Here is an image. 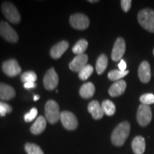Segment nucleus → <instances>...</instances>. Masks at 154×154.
<instances>
[{"label":"nucleus","instance_id":"obj_26","mask_svg":"<svg viewBox=\"0 0 154 154\" xmlns=\"http://www.w3.org/2000/svg\"><path fill=\"white\" fill-rule=\"evenodd\" d=\"M25 151L28 154H44L39 146L32 143H27L25 145Z\"/></svg>","mask_w":154,"mask_h":154},{"label":"nucleus","instance_id":"obj_12","mask_svg":"<svg viewBox=\"0 0 154 154\" xmlns=\"http://www.w3.org/2000/svg\"><path fill=\"white\" fill-rule=\"evenodd\" d=\"M88 57L87 54L76 55L74 59L69 63V69L74 72H79L82 69L87 65Z\"/></svg>","mask_w":154,"mask_h":154},{"label":"nucleus","instance_id":"obj_10","mask_svg":"<svg viewBox=\"0 0 154 154\" xmlns=\"http://www.w3.org/2000/svg\"><path fill=\"white\" fill-rule=\"evenodd\" d=\"M43 83L47 90L51 91L55 89L59 84V76L54 68L49 69L44 77Z\"/></svg>","mask_w":154,"mask_h":154},{"label":"nucleus","instance_id":"obj_18","mask_svg":"<svg viewBox=\"0 0 154 154\" xmlns=\"http://www.w3.org/2000/svg\"><path fill=\"white\" fill-rule=\"evenodd\" d=\"M132 149L135 154H143L146 150L145 138L143 136H136L132 140Z\"/></svg>","mask_w":154,"mask_h":154},{"label":"nucleus","instance_id":"obj_33","mask_svg":"<svg viewBox=\"0 0 154 154\" xmlns=\"http://www.w3.org/2000/svg\"><path fill=\"white\" fill-rule=\"evenodd\" d=\"M36 84L35 82H28V83H25L24 84V87L25 88H27V89L36 88Z\"/></svg>","mask_w":154,"mask_h":154},{"label":"nucleus","instance_id":"obj_36","mask_svg":"<svg viewBox=\"0 0 154 154\" xmlns=\"http://www.w3.org/2000/svg\"><path fill=\"white\" fill-rule=\"evenodd\" d=\"M153 55H154V49H153Z\"/></svg>","mask_w":154,"mask_h":154},{"label":"nucleus","instance_id":"obj_23","mask_svg":"<svg viewBox=\"0 0 154 154\" xmlns=\"http://www.w3.org/2000/svg\"><path fill=\"white\" fill-rule=\"evenodd\" d=\"M101 107L104 113L107 116H113L116 112V106L114 103L110 100H104L101 103Z\"/></svg>","mask_w":154,"mask_h":154},{"label":"nucleus","instance_id":"obj_17","mask_svg":"<svg viewBox=\"0 0 154 154\" xmlns=\"http://www.w3.org/2000/svg\"><path fill=\"white\" fill-rule=\"evenodd\" d=\"M126 83L124 80H119L112 84L109 89V95L112 97H116L122 95L126 91Z\"/></svg>","mask_w":154,"mask_h":154},{"label":"nucleus","instance_id":"obj_28","mask_svg":"<svg viewBox=\"0 0 154 154\" xmlns=\"http://www.w3.org/2000/svg\"><path fill=\"white\" fill-rule=\"evenodd\" d=\"M140 101L142 104L149 106L154 103V95L153 94H145L140 97Z\"/></svg>","mask_w":154,"mask_h":154},{"label":"nucleus","instance_id":"obj_32","mask_svg":"<svg viewBox=\"0 0 154 154\" xmlns=\"http://www.w3.org/2000/svg\"><path fill=\"white\" fill-rule=\"evenodd\" d=\"M118 66H119V70L121 71V72H125V71H126V61L124 60V59H121V61L119 63Z\"/></svg>","mask_w":154,"mask_h":154},{"label":"nucleus","instance_id":"obj_35","mask_svg":"<svg viewBox=\"0 0 154 154\" xmlns=\"http://www.w3.org/2000/svg\"><path fill=\"white\" fill-rule=\"evenodd\" d=\"M99 1H98V0H89L88 1V2L90 3H95V2H99Z\"/></svg>","mask_w":154,"mask_h":154},{"label":"nucleus","instance_id":"obj_34","mask_svg":"<svg viewBox=\"0 0 154 154\" xmlns=\"http://www.w3.org/2000/svg\"><path fill=\"white\" fill-rule=\"evenodd\" d=\"M39 96H38V95H35V96H34V101H37V100H38V99H39Z\"/></svg>","mask_w":154,"mask_h":154},{"label":"nucleus","instance_id":"obj_9","mask_svg":"<svg viewBox=\"0 0 154 154\" xmlns=\"http://www.w3.org/2000/svg\"><path fill=\"white\" fill-rule=\"evenodd\" d=\"M62 125L67 130L73 131L78 127V120L74 113L68 111H63L60 114Z\"/></svg>","mask_w":154,"mask_h":154},{"label":"nucleus","instance_id":"obj_5","mask_svg":"<svg viewBox=\"0 0 154 154\" xmlns=\"http://www.w3.org/2000/svg\"><path fill=\"white\" fill-rule=\"evenodd\" d=\"M0 36L10 43H17L19 40L16 31L5 21H0Z\"/></svg>","mask_w":154,"mask_h":154},{"label":"nucleus","instance_id":"obj_4","mask_svg":"<svg viewBox=\"0 0 154 154\" xmlns=\"http://www.w3.org/2000/svg\"><path fill=\"white\" fill-rule=\"evenodd\" d=\"M2 11L6 19L12 24H18L21 21V15L16 7L9 2H5L2 5Z\"/></svg>","mask_w":154,"mask_h":154},{"label":"nucleus","instance_id":"obj_8","mask_svg":"<svg viewBox=\"0 0 154 154\" xmlns=\"http://www.w3.org/2000/svg\"><path fill=\"white\" fill-rule=\"evenodd\" d=\"M69 22L73 28L79 30L86 29L88 27L90 24L88 17L85 14L80 13L72 14L70 17Z\"/></svg>","mask_w":154,"mask_h":154},{"label":"nucleus","instance_id":"obj_7","mask_svg":"<svg viewBox=\"0 0 154 154\" xmlns=\"http://www.w3.org/2000/svg\"><path fill=\"white\" fill-rule=\"evenodd\" d=\"M3 72L9 77H14L20 74L22 68L19 66L18 61L14 59H8L4 61L2 65Z\"/></svg>","mask_w":154,"mask_h":154},{"label":"nucleus","instance_id":"obj_29","mask_svg":"<svg viewBox=\"0 0 154 154\" xmlns=\"http://www.w3.org/2000/svg\"><path fill=\"white\" fill-rule=\"evenodd\" d=\"M12 111V107L8 103L0 101V116H5L6 113H10Z\"/></svg>","mask_w":154,"mask_h":154},{"label":"nucleus","instance_id":"obj_22","mask_svg":"<svg viewBox=\"0 0 154 154\" xmlns=\"http://www.w3.org/2000/svg\"><path fill=\"white\" fill-rule=\"evenodd\" d=\"M88 47V42L86 39L79 40L78 42L75 44V45L72 48V51L75 54L79 55L84 54V51H86Z\"/></svg>","mask_w":154,"mask_h":154},{"label":"nucleus","instance_id":"obj_24","mask_svg":"<svg viewBox=\"0 0 154 154\" xmlns=\"http://www.w3.org/2000/svg\"><path fill=\"white\" fill-rule=\"evenodd\" d=\"M128 73H129V71L128 70L125 71V72H121L119 69V70H112L109 72V74H108V78L111 81H116V82H118L121 79L126 76Z\"/></svg>","mask_w":154,"mask_h":154},{"label":"nucleus","instance_id":"obj_30","mask_svg":"<svg viewBox=\"0 0 154 154\" xmlns=\"http://www.w3.org/2000/svg\"><path fill=\"white\" fill-rule=\"evenodd\" d=\"M37 109H36V108H32L29 112L26 113V114L24 115V121H26V122H31V121H32L35 119L36 116H37Z\"/></svg>","mask_w":154,"mask_h":154},{"label":"nucleus","instance_id":"obj_2","mask_svg":"<svg viewBox=\"0 0 154 154\" xmlns=\"http://www.w3.org/2000/svg\"><path fill=\"white\" fill-rule=\"evenodd\" d=\"M138 20L140 26L150 32L154 33V11L144 9L138 14Z\"/></svg>","mask_w":154,"mask_h":154},{"label":"nucleus","instance_id":"obj_11","mask_svg":"<svg viewBox=\"0 0 154 154\" xmlns=\"http://www.w3.org/2000/svg\"><path fill=\"white\" fill-rule=\"evenodd\" d=\"M125 51H126V43L124 39L121 37H119L116 40L111 52L112 60L114 61L121 60V58L124 56Z\"/></svg>","mask_w":154,"mask_h":154},{"label":"nucleus","instance_id":"obj_6","mask_svg":"<svg viewBox=\"0 0 154 154\" xmlns=\"http://www.w3.org/2000/svg\"><path fill=\"white\" fill-rule=\"evenodd\" d=\"M138 123L140 126H146L151 123L152 119V111L149 106L141 104L138 107L136 114Z\"/></svg>","mask_w":154,"mask_h":154},{"label":"nucleus","instance_id":"obj_14","mask_svg":"<svg viewBox=\"0 0 154 154\" xmlns=\"http://www.w3.org/2000/svg\"><path fill=\"white\" fill-rule=\"evenodd\" d=\"M16 96L14 88L10 85L0 82V99L9 101Z\"/></svg>","mask_w":154,"mask_h":154},{"label":"nucleus","instance_id":"obj_13","mask_svg":"<svg viewBox=\"0 0 154 154\" xmlns=\"http://www.w3.org/2000/svg\"><path fill=\"white\" fill-rule=\"evenodd\" d=\"M69 47V44L67 41H61L59 42L52 47L50 50V55L54 59H59L68 49Z\"/></svg>","mask_w":154,"mask_h":154},{"label":"nucleus","instance_id":"obj_21","mask_svg":"<svg viewBox=\"0 0 154 154\" xmlns=\"http://www.w3.org/2000/svg\"><path fill=\"white\" fill-rule=\"evenodd\" d=\"M108 66V58L105 54H101L97 59L96 69L98 74H101L105 72Z\"/></svg>","mask_w":154,"mask_h":154},{"label":"nucleus","instance_id":"obj_19","mask_svg":"<svg viewBox=\"0 0 154 154\" xmlns=\"http://www.w3.org/2000/svg\"><path fill=\"white\" fill-rule=\"evenodd\" d=\"M46 126H47V119L42 116H40L31 126L30 131L33 134L38 135L42 134L45 130Z\"/></svg>","mask_w":154,"mask_h":154},{"label":"nucleus","instance_id":"obj_15","mask_svg":"<svg viewBox=\"0 0 154 154\" xmlns=\"http://www.w3.org/2000/svg\"><path fill=\"white\" fill-rule=\"evenodd\" d=\"M88 111L92 115V117L96 120H99L103 118L104 112L102 109L101 105L98 101H92L88 103Z\"/></svg>","mask_w":154,"mask_h":154},{"label":"nucleus","instance_id":"obj_31","mask_svg":"<svg viewBox=\"0 0 154 154\" xmlns=\"http://www.w3.org/2000/svg\"><path fill=\"white\" fill-rule=\"evenodd\" d=\"M131 2H132L131 0H121V5L124 11L127 12V11H129L131 7Z\"/></svg>","mask_w":154,"mask_h":154},{"label":"nucleus","instance_id":"obj_20","mask_svg":"<svg viewBox=\"0 0 154 154\" xmlns=\"http://www.w3.org/2000/svg\"><path fill=\"white\" fill-rule=\"evenodd\" d=\"M96 88L93 83L88 82L83 84L79 89V94L84 99H90L94 96Z\"/></svg>","mask_w":154,"mask_h":154},{"label":"nucleus","instance_id":"obj_3","mask_svg":"<svg viewBox=\"0 0 154 154\" xmlns=\"http://www.w3.org/2000/svg\"><path fill=\"white\" fill-rule=\"evenodd\" d=\"M46 119L50 124H54L58 122L60 119V111L59 104L54 100H49L45 104Z\"/></svg>","mask_w":154,"mask_h":154},{"label":"nucleus","instance_id":"obj_1","mask_svg":"<svg viewBox=\"0 0 154 154\" xmlns=\"http://www.w3.org/2000/svg\"><path fill=\"white\" fill-rule=\"evenodd\" d=\"M131 126L128 121H124L115 128L111 134V142L116 146H122L130 134Z\"/></svg>","mask_w":154,"mask_h":154},{"label":"nucleus","instance_id":"obj_25","mask_svg":"<svg viewBox=\"0 0 154 154\" xmlns=\"http://www.w3.org/2000/svg\"><path fill=\"white\" fill-rule=\"evenodd\" d=\"M94 72V67L90 64H87L79 72V77L81 80H87Z\"/></svg>","mask_w":154,"mask_h":154},{"label":"nucleus","instance_id":"obj_27","mask_svg":"<svg viewBox=\"0 0 154 154\" xmlns=\"http://www.w3.org/2000/svg\"><path fill=\"white\" fill-rule=\"evenodd\" d=\"M36 79H37V76L33 71H29V72L23 73L21 76V80L24 84L28 82H35Z\"/></svg>","mask_w":154,"mask_h":154},{"label":"nucleus","instance_id":"obj_16","mask_svg":"<svg viewBox=\"0 0 154 154\" xmlns=\"http://www.w3.org/2000/svg\"><path fill=\"white\" fill-rule=\"evenodd\" d=\"M138 76L143 83H148L151 80V66L148 61H144L140 64L138 68Z\"/></svg>","mask_w":154,"mask_h":154}]
</instances>
